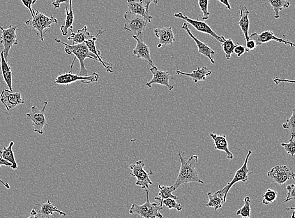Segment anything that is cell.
<instances>
[{"label":"cell","instance_id":"obj_10","mask_svg":"<svg viewBox=\"0 0 295 218\" xmlns=\"http://www.w3.org/2000/svg\"><path fill=\"white\" fill-rule=\"evenodd\" d=\"M144 167L145 164L142 161L136 162L135 164L129 166V168L132 170L130 175L137 178L136 185L141 187L143 189L146 190L148 189L149 185L153 184L149 178V175H153V172L152 171H150L149 173L147 172L144 170Z\"/></svg>","mask_w":295,"mask_h":218},{"label":"cell","instance_id":"obj_48","mask_svg":"<svg viewBox=\"0 0 295 218\" xmlns=\"http://www.w3.org/2000/svg\"><path fill=\"white\" fill-rule=\"evenodd\" d=\"M0 183H1L2 184L4 185V187L6 188L7 189H10L11 187L10 184H8L7 182H4L3 180H2L1 178H0Z\"/></svg>","mask_w":295,"mask_h":218},{"label":"cell","instance_id":"obj_24","mask_svg":"<svg viewBox=\"0 0 295 218\" xmlns=\"http://www.w3.org/2000/svg\"><path fill=\"white\" fill-rule=\"evenodd\" d=\"M240 19L239 21V26L243 31L245 41L249 40V28H250V20L249 15L250 11L246 6H240Z\"/></svg>","mask_w":295,"mask_h":218},{"label":"cell","instance_id":"obj_20","mask_svg":"<svg viewBox=\"0 0 295 218\" xmlns=\"http://www.w3.org/2000/svg\"><path fill=\"white\" fill-rule=\"evenodd\" d=\"M103 33H104V31L99 30L96 36H94L92 39H87V40L85 41L84 43L86 44L87 47L88 48L89 50L97 57L98 61L104 66L106 71L108 72V73H112L114 70H113L112 65L103 61L104 58L101 56L100 51L97 50V48L96 47V40H97L98 37L100 36Z\"/></svg>","mask_w":295,"mask_h":218},{"label":"cell","instance_id":"obj_2","mask_svg":"<svg viewBox=\"0 0 295 218\" xmlns=\"http://www.w3.org/2000/svg\"><path fill=\"white\" fill-rule=\"evenodd\" d=\"M55 41L57 43L62 44L65 46L64 48V51L68 55L73 54L75 55L74 57L72 63H71L70 66V71H72V69L74 66V63L76 59H78L80 62V69L79 76H88L89 71L86 68L84 64V61L86 59H91L94 60V61H98L97 57L95 55L92 53L89 50L88 48L85 43L82 44H78V45H68L64 42L60 40L59 39H56Z\"/></svg>","mask_w":295,"mask_h":218},{"label":"cell","instance_id":"obj_51","mask_svg":"<svg viewBox=\"0 0 295 218\" xmlns=\"http://www.w3.org/2000/svg\"><path fill=\"white\" fill-rule=\"evenodd\" d=\"M243 218H251L250 217H243Z\"/></svg>","mask_w":295,"mask_h":218},{"label":"cell","instance_id":"obj_38","mask_svg":"<svg viewBox=\"0 0 295 218\" xmlns=\"http://www.w3.org/2000/svg\"><path fill=\"white\" fill-rule=\"evenodd\" d=\"M198 6L203 14L202 20H208L210 16L208 11L209 0H198Z\"/></svg>","mask_w":295,"mask_h":218},{"label":"cell","instance_id":"obj_9","mask_svg":"<svg viewBox=\"0 0 295 218\" xmlns=\"http://www.w3.org/2000/svg\"><path fill=\"white\" fill-rule=\"evenodd\" d=\"M100 79L98 73H93L91 75L79 76L74 75L71 71L68 73L61 74L55 79L54 83L57 85L68 86L71 83L81 82L84 84H90L91 83L97 82Z\"/></svg>","mask_w":295,"mask_h":218},{"label":"cell","instance_id":"obj_34","mask_svg":"<svg viewBox=\"0 0 295 218\" xmlns=\"http://www.w3.org/2000/svg\"><path fill=\"white\" fill-rule=\"evenodd\" d=\"M262 197H263L262 203L265 205H269V204L274 203L277 199L278 192L273 189H268Z\"/></svg>","mask_w":295,"mask_h":218},{"label":"cell","instance_id":"obj_35","mask_svg":"<svg viewBox=\"0 0 295 218\" xmlns=\"http://www.w3.org/2000/svg\"><path fill=\"white\" fill-rule=\"evenodd\" d=\"M281 147L284 148L285 152L288 155L294 157L295 153V135L290 136L289 142L288 143H281Z\"/></svg>","mask_w":295,"mask_h":218},{"label":"cell","instance_id":"obj_8","mask_svg":"<svg viewBox=\"0 0 295 218\" xmlns=\"http://www.w3.org/2000/svg\"><path fill=\"white\" fill-rule=\"evenodd\" d=\"M0 29L1 31L0 44L3 46V52L4 59L6 62H9L8 58L11 48L18 43L16 32L19 29H18L17 27H13V25H10L7 29H4L3 27L0 26Z\"/></svg>","mask_w":295,"mask_h":218},{"label":"cell","instance_id":"obj_30","mask_svg":"<svg viewBox=\"0 0 295 218\" xmlns=\"http://www.w3.org/2000/svg\"><path fill=\"white\" fill-rule=\"evenodd\" d=\"M207 196H208L209 202L205 204L204 206L213 208L215 210H218V209L222 207L224 201H223L222 197L219 195L218 191L215 192V193H211V192H208Z\"/></svg>","mask_w":295,"mask_h":218},{"label":"cell","instance_id":"obj_32","mask_svg":"<svg viewBox=\"0 0 295 218\" xmlns=\"http://www.w3.org/2000/svg\"><path fill=\"white\" fill-rule=\"evenodd\" d=\"M222 47L223 52L225 53L226 59L229 60L231 58V55L234 53V50L236 47L234 42L232 39H225L222 43Z\"/></svg>","mask_w":295,"mask_h":218},{"label":"cell","instance_id":"obj_12","mask_svg":"<svg viewBox=\"0 0 295 218\" xmlns=\"http://www.w3.org/2000/svg\"><path fill=\"white\" fill-rule=\"evenodd\" d=\"M267 177L279 185H283L290 179L295 180V173L292 168L286 165L274 167L267 173Z\"/></svg>","mask_w":295,"mask_h":218},{"label":"cell","instance_id":"obj_47","mask_svg":"<svg viewBox=\"0 0 295 218\" xmlns=\"http://www.w3.org/2000/svg\"><path fill=\"white\" fill-rule=\"evenodd\" d=\"M217 1L223 4L225 6L227 7L228 10H231V6H230L229 0H217Z\"/></svg>","mask_w":295,"mask_h":218},{"label":"cell","instance_id":"obj_36","mask_svg":"<svg viewBox=\"0 0 295 218\" xmlns=\"http://www.w3.org/2000/svg\"><path fill=\"white\" fill-rule=\"evenodd\" d=\"M283 128L289 130L291 135H295V109H293L292 114L290 119L287 120V121L283 123Z\"/></svg>","mask_w":295,"mask_h":218},{"label":"cell","instance_id":"obj_40","mask_svg":"<svg viewBox=\"0 0 295 218\" xmlns=\"http://www.w3.org/2000/svg\"><path fill=\"white\" fill-rule=\"evenodd\" d=\"M24 5L26 7L31 13L32 17H33V10L32 6L36 3L37 0H20Z\"/></svg>","mask_w":295,"mask_h":218},{"label":"cell","instance_id":"obj_33","mask_svg":"<svg viewBox=\"0 0 295 218\" xmlns=\"http://www.w3.org/2000/svg\"><path fill=\"white\" fill-rule=\"evenodd\" d=\"M244 205L243 207L237 211L236 215H241L243 217H250L251 215V200L249 196L244 198Z\"/></svg>","mask_w":295,"mask_h":218},{"label":"cell","instance_id":"obj_14","mask_svg":"<svg viewBox=\"0 0 295 218\" xmlns=\"http://www.w3.org/2000/svg\"><path fill=\"white\" fill-rule=\"evenodd\" d=\"M57 212L63 217L66 215L65 212L59 210L58 208L51 203V201L48 200L46 203L42 204H36L31 212V215L38 216L41 218H50L53 213Z\"/></svg>","mask_w":295,"mask_h":218},{"label":"cell","instance_id":"obj_5","mask_svg":"<svg viewBox=\"0 0 295 218\" xmlns=\"http://www.w3.org/2000/svg\"><path fill=\"white\" fill-rule=\"evenodd\" d=\"M251 154H252V151L249 150L245 158V160H244L243 166H242L239 170H237L232 180L230 181V182L227 183V184L226 185L222 190L218 191L219 195L222 197L224 203L226 202L228 193H229L230 189H231L235 184H237V182H246L248 180V175L253 173V171L249 170L248 168L249 158H250Z\"/></svg>","mask_w":295,"mask_h":218},{"label":"cell","instance_id":"obj_3","mask_svg":"<svg viewBox=\"0 0 295 218\" xmlns=\"http://www.w3.org/2000/svg\"><path fill=\"white\" fill-rule=\"evenodd\" d=\"M33 17L31 19L25 21V24L27 27H32L36 30L37 36L40 37L41 41H44V34L49 32L53 25L57 24V20L56 18L50 15L47 17L38 10H33Z\"/></svg>","mask_w":295,"mask_h":218},{"label":"cell","instance_id":"obj_18","mask_svg":"<svg viewBox=\"0 0 295 218\" xmlns=\"http://www.w3.org/2000/svg\"><path fill=\"white\" fill-rule=\"evenodd\" d=\"M132 38L137 41V45H136L135 48L133 51V54L137 56V59H144L148 62L150 66H154V64L153 60L151 59V51H150L149 46L139 37L133 35Z\"/></svg>","mask_w":295,"mask_h":218},{"label":"cell","instance_id":"obj_26","mask_svg":"<svg viewBox=\"0 0 295 218\" xmlns=\"http://www.w3.org/2000/svg\"><path fill=\"white\" fill-rule=\"evenodd\" d=\"M94 36L91 35L90 32L87 31V26L85 25L82 29L78 30L77 33L73 31L71 32V34L68 38V40L73 41V45H78L84 43L87 39H92Z\"/></svg>","mask_w":295,"mask_h":218},{"label":"cell","instance_id":"obj_37","mask_svg":"<svg viewBox=\"0 0 295 218\" xmlns=\"http://www.w3.org/2000/svg\"><path fill=\"white\" fill-rule=\"evenodd\" d=\"M163 205L167 206L169 210L176 209L178 212H181L183 209V206H182L181 204L177 203L176 199L172 198L165 199V200L163 201Z\"/></svg>","mask_w":295,"mask_h":218},{"label":"cell","instance_id":"obj_25","mask_svg":"<svg viewBox=\"0 0 295 218\" xmlns=\"http://www.w3.org/2000/svg\"><path fill=\"white\" fill-rule=\"evenodd\" d=\"M1 57V68L2 71V75H3V80L7 85L9 90L13 92V80H12V71H11V68L9 62L6 61L4 59V53L1 52L0 54Z\"/></svg>","mask_w":295,"mask_h":218},{"label":"cell","instance_id":"obj_13","mask_svg":"<svg viewBox=\"0 0 295 218\" xmlns=\"http://www.w3.org/2000/svg\"><path fill=\"white\" fill-rule=\"evenodd\" d=\"M249 39L254 41L255 43H256L257 46L274 41L278 42V43L285 44V45H289L292 48L295 47V45L294 43L278 38V37L275 36L274 32L271 31H264L260 34H258L257 32H253L250 36H249Z\"/></svg>","mask_w":295,"mask_h":218},{"label":"cell","instance_id":"obj_19","mask_svg":"<svg viewBox=\"0 0 295 218\" xmlns=\"http://www.w3.org/2000/svg\"><path fill=\"white\" fill-rule=\"evenodd\" d=\"M154 32L157 38L159 39L158 46H157L158 48L172 45L176 41L172 27H164L162 29L158 28L154 30Z\"/></svg>","mask_w":295,"mask_h":218},{"label":"cell","instance_id":"obj_11","mask_svg":"<svg viewBox=\"0 0 295 218\" xmlns=\"http://www.w3.org/2000/svg\"><path fill=\"white\" fill-rule=\"evenodd\" d=\"M174 17L186 21L188 24L194 27L198 31L202 32V33L210 35L212 38L215 39L216 41L220 42V43H223L226 39L224 36H219V35L216 34V32L214 31L207 24V23L204 22V21L191 19V18H189L187 16L184 15V14L182 13H175Z\"/></svg>","mask_w":295,"mask_h":218},{"label":"cell","instance_id":"obj_15","mask_svg":"<svg viewBox=\"0 0 295 218\" xmlns=\"http://www.w3.org/2000/svg\"><path fill=\"white\" fill-rule=\"evenodd\" d=\"M0 101L5 106L7 111H10L11 109L15 108L20 104L25 103L21 93L13 92L7 89H3L1 92Z\"/></svg>","mask_w":295,"mask_h":218},{"label":"cell","instance_id":"obj_7","mask_svg":"<svg viewBox=\"0 0 295 218\" xmlns=\"http://www.w3.org/2000/svg\"><path fill=\"white\" fill-rule=\"evenodd\" d=\"M126 20L124 29L132 32L135 36L139 37L146 29L148 22L139 15L126 11L124 15Z\"/></svg>","mask_w":295,"mask_h":218},{"label":"cell","instance_id":"obj_39","mask_svg":"<svg viewBox=\"0 0 295 218\" xmlns=\"http://www.w3.org/2000/svg\"><path fill=\"white\" fill-rule=\"evenodd\" d=\"M287 189L288 191V194L287 198L285 199L284 202L285 203H287V202L295 200V185L294 184L291 185H288L287 186Z\"/></svg>","mask_w":295,"mask_h":218},{"label":"cell","instance_id":"obj_41","mask_svg":"<svg viewBox=\"0 0 295 218\" xmlns=\"http://www.w3.org/2000/svg\"><path fill=\"white\" fill-rule=\"evenodd\" d=\"M246 42V52L250 53L251 51L254 50L257 48L256 43L252 39H249V40Z\"/></svg>","mask_w":295,"mask_h":218},{"label":"cell","instance_id":"obj_4","mask_svg":"<svg viewBox=\"0 0 295 218\" xmlns=\"http://www.w3.org/2000/svg\"><path fill=\"white\" fill-rule=\"evenodd\" d=\"M146 201L142 205L132 204L129 213L135 218H163V216L160 212L162 210L163 206L155 203H151L149 200V191L146 190Z\"/></svg>","mask_w":295,"mask_h":218},{"label":"cell","instance_id":"obj_29","mask_svg":"<svg viewBox=\"0 0 295 218\" xmlns=\"http://www.w3.org/2000/svg\"><path fill=\"white\" fill-rule=\"evenodd\" d=\"M66 20L64 24L61 27V31L63 36H67L68 33V30L70 29L73 31L74 14L73 10L72 0H70V10L66 6Z\"/></svg>","mask_w":295,"mask_h":218},{"label":"cell","instance_id":"obj_46","mask_svg":"<svg viewBox=\"0 0 295 218\" xmlns=\"http://www.w3.org/2000/svg\"><path fill=\"white\" fill-rule=\"evenodd\" d=\"M2 165L11 167L12 164L10 162L3 159L1 157H0V167Z\"/></svg>","mask_w":295,"mask_h":218},{"label":"cell","instance_id":"obj_43","mask_svg":"<svg viewBox=\"0 0 295 218\" xmlns=\"http://www.w3.org/2000/svg\"><path fill=\"white\" fill-rule=\"evenodd\" d=\"M159 1H160V0H139L140 3L143 4V5L146 7L147 10H149L150 4L151 3L157 4L159 3Z\"/></svg>","mask_w":295,"mask_h":218},{"label":"cell","instance_id":"obj_21","mask_svg":"<svg viewBox=\"0 0 295 218\" xmlns=\"http://www.w3.org/2000/svg\"><path fill=\"white\" fill-rule=\"evenodd\" d=\"M209 136L211 137L215 144V150L223 151L227 155L228 160H232L234 159V155L229 149V143L227 140L226 135H218V134L211 133H209Z\"/></svg>","mask_w":295,"mask_h":218},{"label":"cell","instance_id":"obj_1","mask_svg":"<svg viewBox=\"0 0 295 218\" xmlns=\"http://www.w3.org/2000/svg\"><path fill=\"white\" fill-rule=\"evenodd\" d=\"M177 155L180 160L181 167L176 182L172 185L175 190L178 189L181 185L187 184L190 182L204 184V182L198 177L197 171H196V164L198 158L197 155H192L189 158L188 161H186L182 151L179 150Z\"/></svg>","mask_w":295,"mask_h":218},{"label":"cell","instance_id":"obj_22","mask_svg":"<svg viewBox=\"0 0 295 218\" xmlns=\"http://www.w3.org/2000/svg\"><path fill=\"white\" fill-rule=\"evenodd\" d=\"M127 11L130 13L139 15L144 17L148 23H151L153 17L149 15V10H147L143 4L135 1V0H128Z\"/></svg>","mask_w":295,"mask_h":218},{"label":"cell","instance_id":"obj_50","mask_svg":"<svg viewBox=\"0 0 295 218\" xmlns=\"http://www.w3.org/2000/svg\"><path fill=\"white\" fill-rule=\"evenodd\" d=\"M294 215H295V210H294V212H293L292 216V218H295Z\"/></svg>","mask_w":295,"mask_h":218},{"label":"cell","instance_id":"obj_28","mask_svg":"<svg viewBox=\"0 0 295 218\" xmlns=\"http://www.w3.org/2000/svg\"><path fill=\"white\" fill-rule=\"evenodd\" d=\"M158 188L160 189V192H159L158 196L154 198V199L160 202L159 205L160 206H163V201L165 199L169 198L174 199L176 200L178 199V197L172 194V192L176 191L173 185H172V186H164V185H159Z\"/></svg>","mask_w":295,"mask_h":218},{"label":"cell","instance_id":"obj_27","mask_svg":"<svg viewBox=\"0 0 295 218\" xmlns=\"http://www.w3.org/2000/svg\"><path fill=\"white\" fill-rule=\"evenodd\" d=\"M14 144L13 141H11L8 147H3V149L0 151V157L10 162L12 164L11 168L13 170H16L18 169V164L17 161H16L14 152L13 150Z\"/></svg>","mask_w":295,"mask_h":218},{"label":"cell","instance_id":"obj_49","mask_svg":"<svg viewBox=\"0 0 295 218\" xmlns=\"http://www.w3.org/2000/svg\"><path fill=\"white\" fill-rule=\"evenodd\" d=\"M39 217H38V216L31 215L30 217H27V218H39Z\"/></svg>","mask_w":295,"mask_h":218},{"label":"cell","instance_id":"obj_42","mask_svg":"<svg viewBox=\"0 0 295 218\" xmlns=\"http://www.w3.org/2000/svg\"><path fill=\"white\" fill-rule=\"evenodd\" d=\"M246 52V48L243 46L240 45L239 43H237L236 47L234 50V53L237 55V57H241L242 55Z\"/></svg>","mask_w":295,"mask_h":218},{"label":"cell","instance_id":"obj_6","mask_svg":"<svg viewBox=\"0 0 295 218\" xmlns=\"http://www.w3.org/2000/svg\"><path fill=\"white\" fill-rule=\"evenodd\" d=\"M47 104V102H45L42 109H38L36 106H32L31 111L26 114L27 119L31 122L34 132L39 134H43L44 127L47 126L45 118V109Z\"/></svg>","mask_w":295,"mask_h":218},{"label":"cell","instance_id":"obj_45","mask_svg":"<svg viewBox=\"0 0 295 218\" xmlns=\"http://www.w3.org/2000/svg\"><path fill=\"white\" fill-rule=\"evenodd\" d=\"M273 81L274 82L276 83V85H278L281 82H286L288 83H295V81L294 80H282V79L279 78L278 76H276L275 78L273 79Z\"/></svg>","mask_w":295,"mask_h":218},{"label":"cell","instance_id":"obj_44","mask_svg":"<svg viewBox=\"0 0 295 218\" xmlns=\"http://www.w3.org/2000/svg\"><path fill=\"white\" fill-rule=\"evenodd\" d=\"M68 0H56L52 2V6L55 9L59 8L61 3H67Z\"/></svg>","mask_w":295,"mask_h":218},{"label":"cell","instance_id":"obj_23","mask_svg":"<svg viewBox=\"0 0 295 218\" xmlns=\"http://www.w3.org/2000/svg\"><path fill=\"white\" fill-rule=\"evenodd\" d=\"M176 74L178 75L189 76L192 79L193 82L197 83L200 81L206 80L207 76H211V71L209 70L206 66L198 67L197 70L193 71L192 73H188L181 71L179 69H176Z\"/></svg>","mask_w":295,"mask_h":218},{"label":"cell","instance_id":"obj_17","mask_svg":"<svg viewBox=\"0 0 295 218\" xmlns=\"http://www.w3.org/2000/svg\"><path fill=\"white\" fill-rule=\"evenodd\" d=\"M182 29H183L184 31L187 32L189 36L195 42L198 48V53L204 55V56L206 57L207 59H209L212 64H215V60L212 58L211 55L216 54L215 51L212 50L206 44L203 43V42L200 41L197 38H196L194 35L192 34V32H191V30L189 29L187 23H184L183 25H182Z\"/></svg>","mask_w":295,"mask_h":218},{"label":"cell","instance_id":"obj_31","mask_svg":"<svg viewBox=\"0 0 295 218\" xmlns=\"http://www.w3.org/2000/svg\"><path fill=\"white\" fill-rule=\"evenodd\" d=\"M268 3L273 9L276 19L280 18V12L283 9H287L290 6L289 0H268Z\"/></svg>","mask_w":295,"mask_h":218},{"label":"cell","instance_id":"obj_16","mask_svg":"<svg viewBox=\"0 0 295 218\" xmlns=\"http://www.w3.org/2000/svg\"><path fill=\"white\" fill-rule=\"evenodd\" d=\"M150 71L153 74V77L151 81L146 83V85L147 87L151 88L153 84H160L165 86L170 91L174 89V86H170L169 84L170 79V74L169 72L159 70L154 65L151 67Z\"/></svg>","mask_w":295,"mask_h":218}]
</instances>
